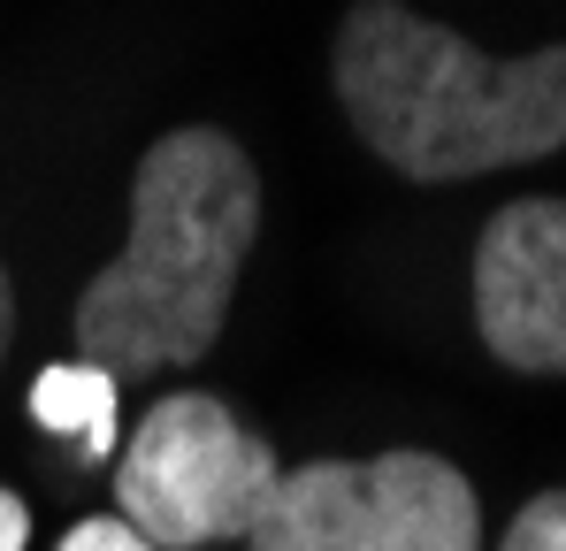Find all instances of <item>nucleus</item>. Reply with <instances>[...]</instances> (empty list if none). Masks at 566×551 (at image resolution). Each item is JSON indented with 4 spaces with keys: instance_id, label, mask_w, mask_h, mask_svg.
<instances>
[{
    "instance_id": "1",
    "label": "nucleus",
    "mask_w": 566,
    "mask_h": 551,
    "mask_svg": "<svg viewBox=\"0 0 566 551\" xmlns=\"http://www.w3.org/2000/svg\"><path fill=\"white\" fill-rule=\"evenodd\" d=\"M261 230V177L230 131H169L130 177V246L85 283L77 345L123 375L191 367L230 322V291Z\"/></svg>"
},
{
    "instance_id": "2",
    "label": "nucleus",
    "mask_w": 566,
    "mask_h": 551,
    "mask_svg": "<svg viewBox=\"0 0 566 551\" xmlns=\"http://www.w3.org/2000/svg\"><path fill=\"white\" fill-rule=\"evenodd\" d=\"M329 70L368 154L413 184L482 177L566 146V46L490 62L406 0H353Z\"/></svg>"
},
{
    "instance_id": "3",
    "label": "nucleus",
    "mask_w": 566,
    "mask_h": 551,
    "mask_svg": "<svg viewBox=\"0 0 566 551\" xmlns=\"http://www.w3.org/2000/svg\"><path fill=\"white\" fill-rule=\"evenodd\" d=\"M474 482L437 453L306 459L276 475L245 551H474Z\"/></svg>"
},
{
    "instance_id": "4",
    "label": "nucleus",
    "mask_w": 566,
    "mask_h": 551,
    "mask_svg": "<svg viewBox=\"0 0 566 551\" xmlns=\"http://www.w3.org/2000/svg\"><path fill=\"white\" fill-rule=\"evenodd\" d=\"M276 475V453L214 391H169L115 459V506L154 551H199L245 537Z\"/></svg>"
},
{
    "instance_id": "5",
    "label": "nucleus",
    "mask_w": 566,
    "mask_h": 551,
    "mask_svg": "<svg viewBox=\"0 0 566 551\" xmlns=\"http://www.w3.org/2000/svg\"><path fill=\"white\" fill-rule=\"evenodd\" d=\"M474 330L521 375H566V199H513L474 246Z\"/></svg>"
},
{
    "instance_id": "6",
    "label": "nucleus",
    "mask_w": 566,
    "mask_h": 551,
    "mask_svg": "<svg viewBox=\"0 0 566 551\" xmlns=\"http://www.w3.org/2000/svg\"><path fill=\"white\" fill-rule=\"evenodd\" d=\"M31 422L77 437L85 459H115V375L93 361H54L31 383Z\"/></svg>"
},
{
    "instance_id": "7",
    "label": "nucleus",
    "mask_w": 566,
    "mask_h": 551,
    "mask_svg": "<svg viewBox=\"0 0 566 551\" xmlns=\"http://www.w3.org/2000/svg\"><path fill=\"white\" fill-rule=\"evenodd\" d=\"M497 551H566V490H544L521 506V521L505 529Z\"/></svg>"
},
{
    "instance_id": "8",
    "label": "nucleus",
    "mask_w": 566,
    "mask_h": 551,
    "mask_svg": "<svg viewBox=\"0 0 566 551\" xmlns=\"http://www.w3.org/2000/svg\"><path fill=\"white\" fill-rule=\"evenodd\" d=\"M62 551H154L130 521H107V513H93V521H77L70 537H62Z\"/></svg>"
},
{
    "instance_id": "9",
    "label": "nucleus",
    "mask_w": 566,
    "mask_h": 551,
    "mask_svg": "<svg viewBox=\"0 0 566 551\" xmlns=\"http://www.w3.org/2000/svg\"><path fill=\"white\" fill-rule=\"evenodd\" d=\"M23 544H31V513H23L15 490H0V551H23Z\"/></svg>"
},
{
    "instance_id": "10",
    "label": "nucleus",
    "mask_w": 566,
    "mask_h": 551,
    "mask_svg": "<svg viewBox=\"0 0 566 551\" xmlns=\"http://www.w3.org/2000/svg\"><path fill=\"white\" fill-rule=\"evenodd\" d=\"M8 330H15V299H8V269H0V353H8Z\"/></svg>"
}]
</instances>
